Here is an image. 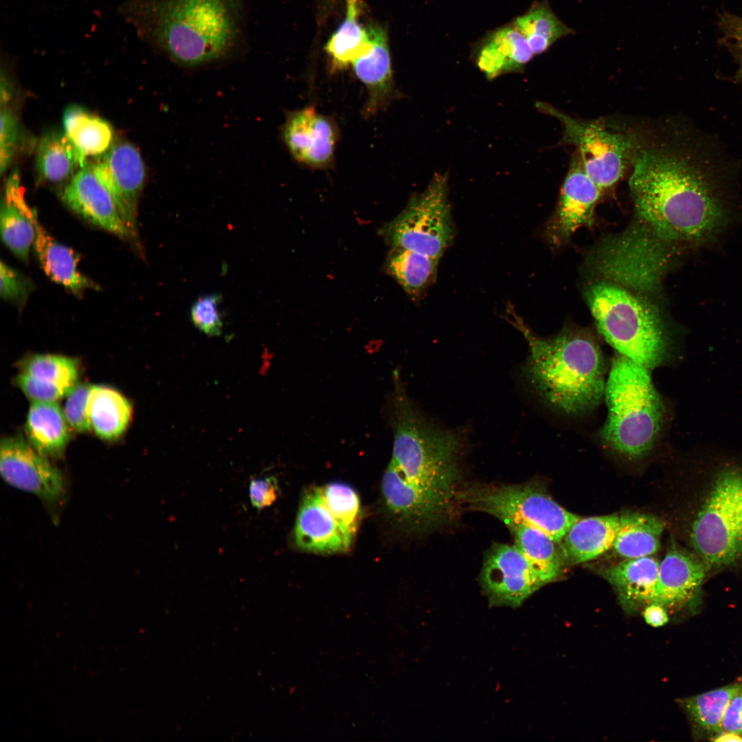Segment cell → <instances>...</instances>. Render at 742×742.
Segmentation results:
<instances>
[{
  "label": "cell",
  "mask_w": 742,
  "mask_h": 742,
  "mask_svg": "<svg viewBox=\"0 0 742 742\" xmlns=\"http://www.w3.org/2000/svg\"><path fill=\"white\" fill-rule=\"evenodd\" d=\"M359 0H346V16L325 49L335 67L342 68L365 54L371 46L368 27L359 21Z\"/></svg>",
  "instance_id": "36"
},
{
  "label": "cell",
  "mask_w": 742,
  "mask_h": 742,
  "mask_svg": "<svg viewBox=\"0 0 742 742\" xmlns=\"http://www.w3.org/2000/svg\"><path fill=\"white\" fill-rule=\"evenodd\" d=\"M722 730L742 736V688L730 701L722 719Z\"/></svg>",
  "instance_id": "46"
},
{
  "label": "cell",
  "mask_w": 742,
  "mask_h": 742,
  "mask_svg": "<svg viewBox=\"0 0 742 742\" xmlns=\"http://www.w3.org/2000/svg\"><path fill=\"white\" fill-rule=\"evenodd\" d=\"M447 183V176H434L423 192L380 229L385 242L440 260L454 236Z\"/></svg>",
  "instance_id": "8"
},
{
  "label": "cell",
  "mask_w": 742,
  "mask_h": 742,
  "mask_svg": "<svg viewBox=\"0 0 742 742\" xmlns=\"http://www.w3.org/2000/svg\"><path fill=\"white\" fill-rule=\"evenodd\" d=\"M93 385L77 383L66 396L63 413L72 429L86 432L91 427L88 415L89 400Z\"/></svg>",
  "instance_id": "40"
},
{
  "label": "cell",
  "mask_w": 742,
  "mask_h": 742,
  "mask_svg": "<svg viewBox=\"0 0 742 742\" xmlns=\"http://www.w3.org/2000/svg\"><path fill=\"white\" fill-rule=\"evenodd\" d=\"M439 260L402 247H392L385 267L392 276L414 299L420 297L434 282Z\"/></svg>",
  "instance_id": "34"
},
{
  "label": "cell",
  "mask_w": 742,
  "mask_h": 742,
  "mask_svg": "<svg viewBox=\"0 0 742 742\" xmlns=\"http://www.w3.org/2000/svg\"><path fill=\"white\" fill-rule=\"evenodd\" d=\"M472 56L478 69L491 80L522 71L535 55L524 35L510 22L477 40Z\"/></svg>",
  "instance_id": "20"
},
{
  "label": "cell",
  "mask_w": 742,
  "mask_h": 742,
  "mask_svg": "<svg viewBox=\"0 0 742 742\" xmlns=\"http://www.w3.org/2000/svg\"><path fill=\"white\" fill-rule=\"evenodd\" d=\"M61 198L72 211L92 224L121 238L135 236L89 165L79 169L69 180Z\"/></svg>",
  "instance_id": "18"
},
{
  "label": "cell",
  "mask_w": 742,
  "mask_h": 742,
  "mask_svg": "<svg viewBox=\"0 0 742 742\" xmlns=\"http://www.w3.org/2000/svg\"><path fill=\"white\" fill-rule=\"evenodd\" d=\"M321 488L327 506L348 537L353 541L361 513L358 494L350 485L339 482H330Z\"/></svg>",
  "instance_id": "38"
},
{
  "label": "cell",
  "mask_w": 742,
  "mask_h": 742,
  "mask_svg": "<svg viewBox=\"0 0 742 742\" xmlns=\"http://www.w3.org/2000/svg\"><path fill=\"white\" fill-rule=\"evenodd\" d=\"M89 166L135 236L137 204L146 180L145 165L139 151L127 141L113 142Z\"/></svg>",
  "instance_id": "11"
},
{
  "label": "cell",
  "mask_w": 742,
  "mask_h": 742,
  "mask_svg": "<svg viewBox=\"0 0 742 742\" xmlns=\"http://www.w3.org/2000/svg\"><path fill=\"white\" fill-rule=\"evenodd\" d=\"M14 382L32 403L56 402L66 396L75 386H60L22 372L15 377Z\"/></svg>",
  "instance_id": "42"
},
{
  "label": "cell",
  "mask_w": 742,
  "mask_h": 742,
  "mask_svg": "<svg viewBox=\"0 0 742 742\" xmlns=\"http://www.w3.org/2000/svg\"><path fill=\"white\" fill-rule=\"evenodd\" d=\"M91 429L100 438L112 440L127 428L132 416L131 403L119 392L104 385H93L88 405Z\"/></svg>",
  "instance_id": "30"
},
{
  "label": "cell",
  "mask_w": 742,
  "mask_h": 742,
  "mask_svg": "<svg viewBox=\"0 0 742 742\" xmlns=\"http://www.w3.org/2000/svg\"><path fill=\"white\" fill-rule=\"evenodd\" d=\"M0 471L8 484L45 502H57L65 495V481L60 471L19 436L1 439Z\"/></svg>",
  "instance_id": "14"
},
{
  "label": "cell",
  "mask_w": 742,
  "mask_h": 742,
  "mask_svg": "<svg viewBox=\"0 0 742 742\" xmlns=\"http://www.w3.org/2000/svg\"><path fill=\"white\" fill-rule=\"evenodd\" d=\"M371 46L352 63L353 71L368 90L366 111L375 113L390 99L393 91L391 58L387 34L378 25L368 27Z\"/></svg>",
  "instance_id": "23"
},
{
  "label": "cell",
  "mask_w": 742,
  "mask_h": 742,
  "mask_svg": "<svg viewBox=\"0 0 742 742\" xmlns=\"http://www.w3.org/2000/svg\"><path fill=\"white\" fill-rule=\"evenodd\" d=\"M282 135L291 156L304 165L324 168L334 159L337 140L335 125L313 107L289 113Z\"/></svg>",
  "instance_id": "16"
},
{
  "label": "cell",
  "mask_w": 742,
  "mask_h": 742,
  "mask_svg": "<svg viewBox=\"0 0 742 742\" xmlns=\"http://www.w3.org/2000/svg\"><path fill=\"white\" fill-rule=\"evenodd\" d=\"M587 297L598 331L617 353L650 370L666 363L670 349L668 333L649 304L608 282L592 286Z\"/></svg>",
  "instance_id": "6"
},
{
  "label": "cell",
  "mask_w": 742,
  "mask_h": 742,
  "mask_svg": "<svg viewBox=\"0 0 742 742\" xmlns=\"http://www.w3.org/2000/svg\"><path fill=\"white\" fill-rule=\"evenodd\" d=\"M243 0H124L119 12L142 41L175 64L196 68L243 48Z\"/></svg>",
  "instance_id": "2"
},
{
  "label": "cell",
  "mask_w": 742,
  "mask_h": 742,
  "mask_svg": "<svg viewBox=\"0 0 742 742\" xmlns=\"http://www.w3.org/2000/svg\"><path fill=\"white\" fill-rule=\"evenodd\" d=\"M87 165L85 157L64 131L45 133L39 139L36 155V167L39 177L51 183L69 180Z\"/></svg>",
  "instance_id": "28"
},
{
  "label": "cell",
  "mask_w": 742,
  "mask_h": 742,
  "mask_svg": "<svg viewBox=\"0 0 742 742\" xmlns=\"http://www.w3.org/2000/svg\"><path fill=\"white\" fill-rule=\"evenodd\" d=\"M706 565L690 552L673 546L659 564L653 603L666 609L680 608L698 592Z\"/></svg>",
  "instance_id": "21"
},
{
  "label": "cell",
  "mask_w": 742,
  "mask_h": 742,
  "mask_svg": "<svg viewBox=\"0 0 742 742\" xmlns=\"http://www.w3.org/2000/svg\"><path fill=\"white\" fill-rule=\"evenodd\" d=\"M642 615L645 622L653 627L664 626L668 621L666 609L657 603H651L646 605Z\"/></svg>",
  "instance_id": "47"
},
{
  "label": "cell",
  "mask_w": 742,
  "mask_h": 742,
  "mask_svg": "<svg viewBox=\"0 0 742 742\" xmlns=\"http://www.w3.org/2000/svg\"><path fill=\"white\" fill-rule=\"evenodd\" d=\"M10 100H1L0 170L3 174L15 155L19 139L16 116L8 106Z\"/></svg>",
  "instance_id": "41"
},
{
  "label": "cell",
  "mask_w": 742,
  "mask_h": 742,
  "mask_svg": "<svg viewBox=\"0 0 742 742\" xmlns=\"http://www.w3.org/2000/svg\"><path fill=\"white\" fill-rule=\"evenodd\" d=\"M508 313L510 322L528 342L525 374L542 401L568 417L593 412L604 398L607 376L598 341L583 331L569 329L548 338L540 337L511 308Z\"/></svg>",
  "instance_id": "3"
},
{
  "label": "cell",
  "mask_w": 742,
  "mask_h": 742,
  "mask_svg": "<svg viewBox=\"0 0 742 742\" xmlns=\"http://www.w3.org/2000/svg\"><path fill=\"white\" fill-rule=\"evenodd\" d=\"M293 536L298 548L320 554L345 552L352 543L327 506L321 486L312 487L304 494Z\"/></svg>",
  "instance_id": "17"
},
{
  "label": "cell",
  "mask_w": 742,
  "mask_h": 742,
  "mask_svg": "<svg viewBox=\"0 0 742 742\" xmlns=\"http://www.w3.org/2000/svg\"><path fill=\"white\" fill-rule=\"evenodd\" d=\"M394 374V443L390 462L407 484L453 495L459 475L460 436L435 427L418 412Z\"/></svg>",
  "instance_id": "5"
},
{
  "label": "cell",
  "mask_w": 742,
  "mask_h": 742,
  "mask_svg": "<svg viewBox=\"0 0 742 742\" xmlns=\"http://www.w3.org/2000/svg\"><path fill=\"white\" fill-rule=\"evenodd\" d=\"M515 546L546 585L560 576L565 565L559 544L540 530L523 524L508 527Z\"/></svg>",
  "instance_id": "31"
},
{
  "label": "cell",
  "mask_w": 742,
  "mask_h": 742,
  "mask_svg": "<svg viewBox=\"0 0 742 742\" xmlns=\"http://www.w3.org/2000/svg\"><path fill=\"white\" fill-rule=\"evenodd\" d=\"M602 190L585 172L577 155L563 182L556 214L548 232L555 241L565 240L578 229L590 225Z\"/></svg>",
  "instance_id": "19"
},
{
  "label": "cell",
  "mask_w": 742,
  "mask_h": 742,
  "mask_svg": "<svg viewBox=\"0 0 742 742\" xmlns=\"http://www.w3.org/2000/svg\"><path fill=\"white\" fill-rule=\"evenodd\" d=\"M511 23L524 35L535 56L544 53L557 41L576 34L559 19L548 0L534 1Z\"/></svg>",
  "instance_id": "33"
},
{
  "label": "cell",
  "mask_w": 742,
  "mask_h": 742,
  "mask_svg": "<svg viewBox=\"0 0 742 742\" xmlns=\"http://www.w3.org/2000/svg\"><path fill=\"white\" fill-rule=\"evenodd\" d=\"M4 189L0 212L1 238L17 258L26 262L35 240L37 212L24 197L17 171L8 177Z\"/></svg>",
  "instance_id": "22"
},
{
  "label": "cell",
  "mask_w": 742,
  "mask_h": 742,
  "mask_svg": "<svg viewBox=\"0 0 742 742\" xmlns=\"http://www.w3.org/2000/svg\"><path fill=\"white\" fill-rule=\"evenodd\" d=\"M29 443L44 456L62 455L69 440V425L56 402H32L25 425Z\"/></svg>",
  "instance_id": "27"
},
{
  "label": "cell",
  "mask_w": 742,
  "mask_h": 742,
  "mask_svg": "<svg viewBox=\"0 0 742 742\" xmlns=\"http://www.w3.org/2000/svg\"><path fill=\"white\" fill-rule=\"evenodd\" d=\"M604 399L607 416L599 439L628 460L648 456L660 440L666 407L650 370L617 353L607 374Z\"/></svg>",
  "instance_id": "4"
},
{
  "label": "cell",
  "mask_w": 742,
  "mask_h": 742,
  "mask_svg": "<svg viewBox=\"0 0 742 742\" xmlns=\"http://www.w3.org/2000/svg\"><path fill=\"white\" fill-rule=\"evenodd\" d=\"M280 495V487L276 477L270 475L251 479L249 484V498L252 506L258 510L271 506Z\"/></svg>",
  "instance_id": "45"
},
{
  "label": "cell",
  "mask_w": 742,
  "mask_h": 742,
  "mask_svg": "<svg viewBox=\"0 0 742 742\" xmlns=\"http://www.w3.org/2000/svg\"><path fill=\"white\" fill-rule=\"evenodd\" d=\"M690 541L708 567L726 566L742 556L741 469L719 475L693 523Z\"/></svg>",
  "instance_id": "7"
},
{
  "label": "cell",
  "mask_w": 742,
  "mask_h": 742,
  "mask_svg": "<svg viewBox=\"0 0 742 742\" xmlns=\"http://www.w3.org/2000/svg\"><path fill=\"white\" fill-rule=\"evenodd\" d=\"M537 106L562 123L565 139L576 146L585 172L602 190L621 179L636 150L631 138L598 122L574 119L549 104L538 102Z\"/></svg>",
  "instance_id": "10"
},
{
  "label": "cell",
  "mask_w": 742,
  "mask_h": 742,
  "mask_svg": "<svg viewBox=\"0 0 742 742\" xmlns=\"http://www.w3.org/2000/svg\"><path fill=\"white\" fill-rule=\"evenodd\" d=\"M36 236L34 247L45 273L54 282L63 286L77 296L89 288L95 289L91 280L78 269L79 256L72 249L56 240L35 220Z\"/></svg>",
  "instance_id": "26"
},
{
  "label": "cell",
  "mask_w": 742,
  "mask_h": 742,
  "mask_svg": "<svg viewBox=\"0 0 742 742\" xmlns=\"http://www.w3.org/2000/svg\"><path fill=\"white\" fill-rule=\"evenodd\" d=\"M64 133L87 158L104 153L113 144L110 124L78 104L66 107L63 116Z\"/></svg>",
  "instance_id": "32"
},
{
  "label": "cell",
  "mask_w": 742,
  "mask_h": 742,
  "mask_svg": "<svg viewBox=\"0 0 742 742\" xmlns=\"http://www.w3.org/2000/svg\"><path fill=\"white\" fill-rule=\"evenodd\" d=\"M664 524L649 514L627 513L619 517V528L612 548L625 559L651 556L660 546Z\"/></svg>",
  "instance_id": "29"
},
{
  "label": "cell",
  "mask_w": 742,
  "mask_h": 742,
  "mask_svg": "<svg viewBox=\"0 0 742 742\" xmlns=\"http://www.w3.org/2000/svg\"><path fill=\"white\" fill-rule=\"evenodd\" d=\"M632 163L636 210L661 240L699 245L726 225V209L710 175L688 153L638 148Z\"/></svg>",
  "instance_id": "1"
},
{
  "label": "cell",
  "mask_w": 742,
  "mask_h": 742,
  "mask_svg": "<svg viewBox=\"0 0 742 742\" xmlns=\"http://www.w3.org/2000/svg\"><path fill=\"white\" fill-rule=\"evenodd\" d=\"M616 514L581 517L566 532L559 543L565 565L591 561L611 548L618 528Z\"/></svg>",
  "instance_id": "24"
},
{
  "label": "cell",
  "mask_w": 742,
  "mask_h": 742,
  "mask_svg": "<svg viewBox=\"0 0 742 742\" xmlns=\"http://www.w3.org/2000/svg\"><path fill=\"white\" fill-rule=\"evenodd\" d=\"M459 499L472 509L498 518L508 527L523 524L536 528L558 544L581 517L532 484L474 488L460 493Z\"/></svg>",
  "instance_id": "9"
},
{
  "label": "cell",
  "mask_w": 742,
  "mask_h": 742,
  "mask_svg": "<svg viewBox=\"0 0 742 742\" xmlns=\"http://www.w3.org/2000/svg\"><path fill=\"white\" fill-rule=\"evenodd\" d=\"M643 232H631L609 242L600 253L597 262L600 270L607 276L636 288L650 289L655 286L665 267L657 236Z\"/></svg>",
  "instance_id": "12"
},
{
  "label": "cell",
  "mask_w": 742,
  "mask_h": 742,
  "mask_svg": "<svg viewBox=\"0 0 742 742\" xmlns=\"http://www.w3.org/2000/svg\"><path fill=\"white\" fill-rule=\"evenodd\" d=\"M660 563L651 556L627 559L604 570L623 608L633 611L653 603Z\"/></svg>",
  "instance_id": "25"
},
{
  "label": "cell",
  "mask_w": 742,
  "mask_h": 742,
  "mask_svg": "<svg viewBox=\"0 0 742 742\" xmlns=\"http://www.w3.org/2000/svg\"><path fill=\"white\" fill-rule=\"evenodd\" d=\"M0 280L1 297L22 306L32 289V283L3 261L0 264Z\"/></svg>",
  "instance_id": "43"
},
{
  "label": "cell",
  "mask_w": 742,
  "mask_h": 742,
  "mask_svg": "<svg viewBox=\"0 0 742 742\" xmlns=\"http://www.w3.org/2000/svg\"><path fill=\"white\" fill-rule=\"evenodd\" d=\"M721 43L734 56L739 65L737 77L742 79V16L724 12L719 16Z\"/></svg>",
  "instance_id": "44"
},
{
  "label": "cell",
  "mask_w": 742,
  "mask_h": 742,
  "mask_svg": "<svg viewBox=\"0 0 742 742\" xmlns=\"http://www.w3.org/2000/svg\"><path fill=\"white\" fill-rule=\"evenodd\" d=\"M19 368L22 373L60 386L72 387L78 383V363L71 357L32 355L21 360Z\"/></svg>",
  "instance_id": "37"
},
{
  "label": "cell",
  "mask_w": 742,
  "mask_h": 742,
  "mask_svg": "<svg viewBox=\"0 0 742 742\" xmlns=\"http://www.w3.org/2000/svg\"><path fill=\"white\" fill-rule=\"evenodd\" d=\"M480 583L489 605L517 607L544 585L515 546L495 543L487 552Z\"/></svg>",
  "instance_id": "13"
},
{
  "label": "cell",
  "mask_w": 742,
  "mask_h": 742,
  "mask_svg": "<svg viewBox=\"0 0 742 742\" xmlns=\"http://www.w3.org/2000/svg\"><path fill=\"white\" fill-rule=\"evenodd\" d=\"M381 491L390 513L415 530L434 528L445 517L452 495L425 489L404 482L389 464L383 474Z\"/></svg>",
  "instance_id": "15"
},
{
  "label": "cell",
  "mask_w": 742,
  "mask_h": 742,
  "mask_svg": "<svg viewBox=\"0 0 742 742\" xmlns=\"http://www.w3.org/2000/svg\"><path fill=\"white\" fill-rule=\"evenodd\" d=\"M742 682L731 684L693 697L682 699L679 704L686 711L695 730L711 739L722 730L726 709Z\"/></svg>",
  "instance_id": "35"
},
{
  "label": "cell",
  "mask_w": 742,
  "mask_h": 742,
  "mask_svg": "<svg viewBox=\"0 0 742 742\" xmlns=\"http://www.w3.org/2000/svg\"><path fill=\"white\" fill-rule=\"evenodd\" d=\"M221 302L220 294L209 293L198 297L190 308V317L192 324L205 335L217 337L222 334Z\"/></svg>",
  "instance_id": "39"
},
{
  "label": "cell",
  "mask_w": 742,
  "mask_h": 742,
  "mask_svg": "<svg viewBox=\"0 0 742 742\" xmlns=\"http://www.w3.org/2000/svg\"><path fill=\"white\" fill-rule=\"evenodd\" d=\"M711 740L719 742H739L742 741V736L734 732L721 730L714 736Z\"/></svg>",
  "instance_id": "48"
}]
</instances>
